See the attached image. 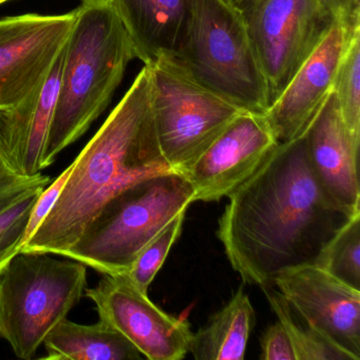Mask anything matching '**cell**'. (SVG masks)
<instances>
[{"instance_id": "7c38bea8", "label": "cell", "mask_w": 360, "mask_h": 360, "mask_svg": "<svg viewBox=\"0 0 360 360\" xmlns=\"http://www.w3.org/2000/svg\"><path fill=\"white\" fill-rule=\"evenodd\" d=\"M279 144L264 115L242 112L185 172L195 202L220 201L245 183Z\"/></svg>"}, {"instance_id": "ffe728a7", "label": "cell", "mask_w": 360, "mask_h": 360, "mask_svg": "<svg viewBox=\"0 0 360 360\" xmlns=\"http://www.w3.org/2000/svg\"><path fill=\"white\" fill-rule=\"evenodd\" d=\"M333 92L341 119L355 146L360 145V30L347 37Z\"/></svg>"}, {"instance_id": "4316f807", "label": "cell", "mask_w": 360, "mask_h": 360, "mask_svg": "<svg viewBox=\"0 0 360 360\" xmlns=\"http://www.w3.org/2000/svg\"><path fill=\"white\" fill-rule=\"evenodd\" d=\"M324 12L340 24L347 35L360 30V0H320Z\"/></svg>"}, {"instance_id": "30bf717a", "label": "cell", "mask_w": 360, "mask_h": 360, "mask_svg": "<svg viewBox=\"0 0 360 360\" xmlns=\"http://www.w3.org/2000/svg\"><path fill=\"white\" fill-rule=\"evenodd\" d=\"M98 317L129 340L143 357L180 360L189 353L188 322L160 309L126 275H104L94 288L86 290Z\"/></svg>"}, {"instance_id": "9a60e30c", "label": "cell", "mask_w": 360, "mask_h": 360, "mask_svg": "<svg viewBox=\"0 0 360 360\" xmlns=\"http://www.w3.org/2000/svg\"><path fill=\"white\" fill-rule=\"evenodd\" d=\"M136 58L145 66L178 53L188 37L195 0H110Z\"/></svg>"}, {"instance_id": "5bb4252c", "label": "cell", "mask_w": 360, "mask_h": 360, "mask_svg": "<svg viewBox=\"0 0 360 360\" xmlns=\"http://www.w3.org/2000/svg\"><path fill=\"white\" fill-rule=\"evenodd\" d=\"M304 136L309 166L322 191L349 216L360 214L359 147L347 134L334 92Z\"/></svg>"}, {"instance_id": "d6986e66", "label": "cell", "mask_w": 360, "mask_h": 360, "mask_svg": "<svg viewBox=\"0 0 360 360\" xmlns=\"http://www.w3.org/2000/svg\"><path fill=\"white\" fill-rule=\"evenodd\" d=\"M261 288L290 337L296 360H354L298 315L273 284Z\"/></svg>"}, {"instance_id": "52a82bcc", "label": "cell", "mask_w": 360, "mask_h": 360, "mask_svg": "<svg viewBox=\"0 0 360 360\" xmlns=\"http://www.w3.org/2000/svg\"><path fill=\"white\" fill-rule=\"evenodd\" d=\"M146 67L160 149L170 167L184 174L244 111L193 81L168 58Z\"/></svg>"}, {"instance_id": "8fae6325", "label": "cell", "mask_w": 360, "mask_h": 360, "mask_svg": "<svg viewBox=\"0 0 360 360\" xmlns=\"http://www.w3.org/2000/svg\"><path fill=\"white\" fill-rule=\"evenodd\" d=\"M273 285L309 326L360 360V290L316 264L281 271Z\"/></svg>"}, {"instance_id": "603a6c76", "label": "cell", "mask_w": 360, "mask_h": 360, "mask_svg": "<svg viewBox=\"0 0 360 360\" xmlns=\"http://www.w3.org/2000/svg\"><path fill=\"white\" fill-rule=\"evenodd\" d=\"M185 214L186 212L179 214L172 222H170L140 252L129 271L124 274L144 294H148L149 286L153 283L163 263L165 262L172 245L180 237Z\"/></svg>"}, {"instance_id": "4fadbf2b", "label": "cell", "mask_w": 360, "mask_h": 360, "mask_svg": "<svg viewBox=\"0 0 360 360\" xmlns=\"http://www.w3.org/2000/svg\"><path fill=\"white\" fill-rule=\"evenodd\" d=\"M345 29L335 22L315 51L305 60L264 117L278 142L304 136L333 91L347 45Z\"/></svg>"}, {"instance_id": "7402d4cb", "label": "cell", "mask_w": 360, "mask_h": 360, "mask_svg": "<svg viewBox=\"0 0 360 360\" xmlns=\"http://www.w3.org/2000/svg\"><path fill=\"white\" fill-rule=\"evenodd\" d=\"M48 185L30 187L0 208V271L20 252L31 210Z\"/></svg>"}, {"instance_id": "9c48e42d", "label": "cell", "mask_w": 360, "mask_h": 360, "mask_svg": "<svg viewBox=\"0 0 360 360\" xmlns=\"http://www.w3.org/2000/svg\"><path fill=\"white\" fill-rule=\"evenodd\" d=\"M75 22V10L0 18V111L14 108L43 86Z\"/></svg>"}, {"instance_id": "44dd1931", "label": "cell", "mask_w": 360, "mask_h": 360, "mask_svg": "<svg viewBox=\"0 0 360 360\" xmlns=\"http://www.w3.org/2000/svg\"><path fill=\"white\" fill-rule=\"evenodd\" d=\"M317 266L360 290V214H354L324 246Z\"/></svg>"}, {"instance_id": "277c9868", "label": "cell", "mask_w": 360, "mask_h": 360, "mask_svg": "<svg viewBox=\"0 0 360 360\" xmlns=\"http://www.w3.org/2000/svg\"><path fill=\"white\" fill-rule=\"evenodd\" d=\"M195 188L178 172L140 181L111 199L66 252L103 275H124L140 252L195 202Z\"/></svg>"}, {"instance_id": "cb8c5ba5", "label": "cell", "mask_w": 360, "mask_h": 360, "mask_svg": "<svg viewBox=\"0 0 360 360\" xmlns=\"http://www.w3.org/2000/svg\"><path fill=\"white\" fill-rule=\"evenodd\" d=\"M50 182L51 178L45 174L28 176L22 174L12 162L3 141L0 139V208L22 191L35 185H48Z\"/></svg>"}, {"instance_id": "e0dca14e", "label": "cell", "mask_w": 360, "mask_h": 360, "mask_svg": "<svg viewBox=\"0 0 360 360\" xmlns=\"http://www.w3.org/2000/svg\"><path fill=\"white\" fill-rule=\"evenodd\" d=\"M256 323L250 297L240 288L226 305L193 333L189 353L197 360H241Z\"/></svg>"}, {"instance_id": "83f0119b", "label": "cell", "mask_w": 360, "mask_h": 360, "mask_svg": "<svg viewBox=\"0 0 360 360\" xmlns=\"http://www.w3.org/2000/svg\"><path fill=\"white\" fill-rule=\"evenodd\" d=\"M7 1H10V0H0V5H3V4L7 3Z\"/></svg>"}, {"instance_id": "2e32d148", "label": "cell", "mask_w": 360, "mask_h": 360, "mask_svg": "<svg viewBox=\"0 0 360 360\" xmlns=\"http://www.w3.org/2000/svg\"><path fill=\"white\" fill-rule=\"evenodd\" d=\"M67 45V44H66ZM64 50L43 86L14 108L0 111V139L12 162L28 176H39L60 89Z\"/></svg>"}, {"instance_id": "d4e9b609", "label": "cell", "mask_w": 360, "mask_h": 360, "mask_svg": "<svg viewBox=\"0 0 360 360\" xmlns=\"http://www.w3.org/2000/svg\"><path fill=\"white\" fill-rule=\"evenodd\" d=\"M71 169H72V165L69 166L58 179L50 183L41 191L39 197L37 198V202H35L34 206L31 210L30 216H29L28 222H27L24 238H22V248L37 233L46 217L49 214L53 206L56 205V201H58V197H60V193H62L69 176H70Z\"/></svg>"}, {"instance_id": "3957f363", "label": "cell", "mask_w": 360, "mask_h": 360, "mask_svg": "<svg viewBox=\"0 0 360 360\" xmlns=\"http://www.w3.org/2000/svg\"><path fill=\"white\" fill-rule=\"evenodd\" d=\"M134 58L131 41L110 0H83L65 49L45 169L106 110Z\"/></svg>"}, {"instance_id": "7a4b0ae2", "label": "cell", "mask_w": 360, "mask_h": 360, "mask_svg": "<svg viewBox=\"0 0 360 360\" xmlns=\"http://www.w3.org/2000/svg\"><path fill=\"white\" fill-rule=\"evenodd\" d=\"M71 165L56 205L20 252L64 257L115 195L145 179L176 172L155 136L146 66Z\"/></svg>"}, {"instance_id": "6da1fadb", "label": "cell", "mask_w": 360, "mask_h": 360, "mask_svg": "<svg viewBox=\"0 0 360 360\" xmlns=\"http://www.w3.org/2000/svg\"><path fill=\"white\" fill-rule=\"evenodd\" d=\"M227 198L217 236L231 267L244 282L260 288L286 269L316 264L351 218L316 180L305 136L279 143Z\"/></svg>"}, {"instance_id": "8992f818", "label": "cell", "mask_w": 360, "mask_h": 360, "mask_svg": "<svg viewBox=\"0 0 360 360\" xmlns=\"http://www.w3.org/2000/svg\"><path fill=\"white\" fill-rule=\"evenodd\" d=\"M87 266L73 259L20 252L0 271V337L30 360L50 332L79 302Z\"/></svg>"}, {"instance_id": "484cf974", "label": "cell", "mask_w": 360, "mask_h": 360, "mask_svg": "<svg viewBox=\"0 0 360 360\" xmlns=\"http://www.w3.org/2000/svg\"><path fill=\"white\" fill-rule=\"evenodd\" d=\"M262 360H296L290 337L280 321L269 326L261 337Z\"/></svg>"}, {"instance_id": "ba28073f", "label": "cell", "mask_w": 360, "mask_h": 360, "mask_svg": "<svg viewBox=\"0 0 360 360\" xmlns=\"http://www.w3.org/2000/svg\"><path fill=\"white\" fill-rule=\"evenodd\" d=\"M245 25L271 106L328 34L320 0H231Z\"/></svg>"}, {"instance_id": "5b68a950", "label": "cell", "mask_w": 360, "mask_h": 360, "mask_svg": "<svg viewBox=\"0 0 360 360\" xmlns=\"http://www.w3.org/2000/svg\"><path fill=\"white\" fill-rule=\"evenodd\" d=\"M168 60L244 112L264 115L269 108L264 75L231 0H195L188 37Z\"/></svg>"}, {"instance_id": "ac0fdd59", "label": "cell", "mask_w": 360, "mask_h": 360, "mask_svg": "<svg viewBox=\"0 0 360 360\" xmlns=\"http://www.w3.org/2000/svg\"><path fill=\"white\" fill-rule=\"evenodd\" d=\"M45 359L136 360L143 355L110 324L98 320L91 326L65 318L44 340Z\"/></svg>"}]
</instances>
